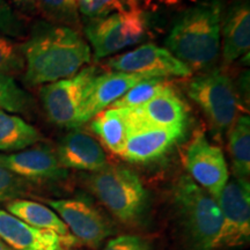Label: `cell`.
Here are the masks:
<instances>
[{
    "instance_id": "cell-1",
    "label": "cell",
    "mask_w": 250,
    "mask_h": 250,
    "mask_svg": "<svg viewBox=\"0 0 250 250\" xmlns=\"http://www.w3.org/2000/svg\"><path fill=\"white\" fill-rule=\"evenodd\" d=\"M24 80L37 86L67 79L90 61V48L72 27L40 23L22 45Z\"/></svg>"
},
{
    "instance_id": "cell-2",
    "label": "cell",
    "mask_w": 250,
    "mask_h": 250,
    "mask_svg": "<svg viewBox=\"0 0 250 250\" xmlns=\"http://www.w3.org/2000/svg\"><path fill=\"white\" fill-rule=\"evenodd\" d=\"M220 0H208L186 9L175 21L166 46L190 70L211 67L220 52Z\"/></svg>"
},
{
    "instance_id": "cell-3",
    "label": "cell",
    "mask_w": 250,
    "mask_h": 250,
    "mask_svg": "<svg viewBox=\"0 0 250 250\" xmlns=\"http://www.w3.org/2000/svg\"><path fill=\"white\" fill-rule=\"evenodd\" d=\"M173 205L188 250L218 249L223 217L210 193L183 175L173 188Z\"/></svg>"
},
{
    "instance_id": "cell-4",
    "label": "cell",
    "mask_w": 250,
    "mask_h": 250,
    "mask_svg": "<svg viewBox=\"0 0 250 250\" xmlns=\"http://www.w3.org/2000/svg\"><path fill=\"white\" fill-rule=\"evenodd\" d=\"M90 191L122 224L136 226L145 217L148 193L139 176L122 166H107L87 180Z\"/></svg>"
},
{
    "instance_id": "cell-5",
    "label": "cell",
    "mask_w": 250,
    "mask_h": 250,
    "mask_svg": "<svg viewBox=\"0 0 250 250\" xmlns=\"http://www.w3.org/2000/svg\"><path fill=\"white\" fill-rule=\"evenodd\" d=\"M188 94L219 133L228 132L239 118L241 111L239 92L226 72L218 68L195 77L188 85Z\"/></svg>"
},
{
    "instance_id": "cell-6",
    "label": "cell",
    "mask_w": 250,
    "mask_h": 250,
    "mask_svg": "<svg viewBox=\"0 0 250 250\" xmlns=\"http://www.w3.org/2000/svg\"><path fill=\"white\" fill-rule=\"evenodd\" d=\"M147 31L148 17L140 6L104 18L90 19L85 28L96 59L114 55L142 42Z\"/></svg>"
},
{
    "instance_id": "cell-7",
    "label": "cell",
    "mask_w": 250,
    "mask_h": 250,
    "mask_svg": "<svg viewBox=\"0 0 250 250\" xmlns=\"http://www.w3.org/2000/svg\"><path fill=\"white\" fill-rule=\"evenodd\" d=\"M98 72L94 66L83 67L73 77L46 83L41 88V101L52 123L68 129L80 126V112L87 86Z\"/></svg>"
},
{
    "instance_id": "cell-8",
    "label": "cell",
    "mask_w": 250,
    "mask_h": 250,
    "mask_svg": "<svg viewBox=\"0 0 250 250\" xmlns=\"http://www.w3.org/2000/svg\"><path fill=\"white\" fill-rule=\"evenodd\" d=\"M45 203L81 245L99 249L115 233L114 226L104 214L85 198L46 199Z\"/></svg>"
},
{
    "instance_id": "cell-9",
    "label": "cell",
    "mask_w": 250,
    "mask_h": 250,
    "mask_svg": "<svg viewBox=\"0 0 250 250\" xmlns=\"http://www.w3.org/2000/svg\"><path fill=\"white\" fill-rule=\"evenodd\" d=\"M223 223L218 249L235 248L250 239V184L245 179L228 180L217 199Z\"/></svg>"
},
{
    "instance_id": "cell-10",
    "label": "cell",
    "mask_w": 250,
    "mask_h": 250,
    "mask_svg": "<svg viewBox=\"0 0 250 250\" xmlns=\"http://www.w3.org/2000/svg\"><path fill=\"white\" fill-rule=\"evenodd\" d=\"M184 165L190 179L217 199L229 180L224 152L197 131L187 147Z\"/></svg>"
},
{
    "instance_id": "cell-11",
    "label": "cell",
    "mask_w": 250,
    "mask_h": 250,
    "mask_svg": "<svg viewBox=\"0 0 250 250\" xmlns=\"http://www.w3.org/2000/svg\"><path fill=\"white\" fill-rule=\"evenodd\" d=\"M108 66L116 72L143 74L147 78L189 77L191 70L168 51L155 44H145L108 61Z\"/></svg>"
},
{
    "instance_id": "cell-12",
    "label": "cell",
    "mask_w": 250,
    "mask_h": 250,
    "mask_svg": "<svg viewBox=\"0 0 250 250\" xmlns=\"http://www.w3.org/2000/svg\"><path fill=\"white\" fill-rule=\"evenodd\" d=\"M129 123L130 136L148 129L186 127L188 109L173 86L159 94L143 107L123 109Z\"/></svg>"
},
{
    "instance_id": "cell-13",
    "label": "cell",
    "mask_w": 250,
    "mask_h": 250,
    "mask_svg": "<svg viewBox=\"0 0 250 250\" xmlns=\"http://www.w3.org/2000/svg\"><path fill=\"white\" fill-rule=\"evenodd\" d=\"M0 239L14 250H68L79 245L73 235L39 229L0 210Z\"/></svg>"
},
{
    "instance_id": "cell-14",
    "label": "cell",
    "mask_w": 250,
    "mask_h": 250,
    "mask_svg": "<svg viewBox=\"0 0 250 250\" xmlns=\"http://www.w3.org/2000/svg\"><path fill=\"white\" fill-rule=\"evenodd\" d=\"M144 79L143 74L125 73V72H108L96 74L87 86L85 98L80 112V123L93 120L99 112L121 99L124 94Z\"/></svg>"
},
{
    "instance_id": "cell-15",
    "label": "cell",
    "mask_w": 250,
    "mask_h": 250,
    "mask_svg": "<svg viewBox=\"0 0 250 250\" xmlns=\"http://www.w3.org/2000/svg\"><path fill=\"white\" fill-rule=\"evenodd\" d=\"M0 165L21 179L33 182H54L67 176V169L59 164L56 152L48 147L2 154Z\"/></svg>"
},
{
    "instance_id": "cell-16",
    "label": "cell",
    "mask_w": 250,
    "mask_h": 250,
    "mask_svg": "<svg viewBox=\"0 0 250 250\" xmlns=\"http://www.w3.org/2000/svg\"><path fill=\"white\" fill-rule=\"evenodd\" d=\"M56 155L59 164L65 169L99 171L107 167V156L101 145L80 130H74L65 134L61 139Z\"/></svg>"
},
{
    "instance_id": "cell-17",
    "label": "cell",
    "mask_w": 250,
    "mask_h": 250,
    "mask_svg": "<svg viewBox=\"0 0 250 250\" xmlns=\"http://www.w3.org/2000/svg\"><path fill=\"white\" fill-rule=\"evenodd\" d=\"M184 133L186 127L140 131L131 134L120 156L132 164H149L167 154Z\"/></svg>"
},
{
    "instance_id": "cell-18",
    "label": "cell",
    "mask_w": 250,
    "mask_h": 250,
    "mask_svg": "<svg viewBox=\"0 0 250 250\" xmlns=\"http://www.w3.org/2000/svg\"><path fill=\"white\" fill-rule=\"evenodd\" d=\"M223 56L232 62L249 55L250 49V7L248 0H233L221 14Z\"/></svg>"
},
{
    "instance_id": "cell-19",
    "label": "cell",
    "mask_w": 250,
    "mask_h": 250,
    "mask_svg": "<svg viewBox=\"0 0 250 250\" xmlns=\"http://www.w3.org/2000/svg\"><path fill=\"white\" fill-rule=\"evenodd\" d=\"M90 129L109 151L121 155L130 137L129 123L123 109H104L93 118Z\"/></svg>"
},
{
    "instance_id": "cell-20",
    "label": "cell",
    "mask_w": 250,
    "mask_h": 250,
    "mask_svg": "<svg viewBox=\"0 0 250 250\" xmlns=\"http://www.w3.org/2000/svg\"><path fill=\"white\" fill-rule=\"evenodd\" d=\"M6 208L9 213L21 219L30 226L39 228V229L51 230L62 236L71 235L64 221L49 206L19 198L9 202L6 205Z\"/></svg>"
},
{
    "instance_id": "cell-21",
    "label": "cell",
    "mask_w": 250,
    "mask_h": 250,
    "mask_svg": "<svg viewBox=\"0 0 250 250\" xmlns=\"http://www.w3.org/2000/svg\"><path fill=\"white\" fill-rule=\"evenodd\" d=\"M42 140L36 127L21 117L0 110V152L22 151Z\"/></svg>"
},
{
    "instance_id": "cell-22",
    "label": "cell",
    "mask_w": 250,
    "mask_h": 250,
    "mask_svg": "<svg viewBox=\"0 0 250 250\" xmlns=\"http://www.w3.org/2000/svg\"><path fill=\"white\" fill-rule=\"evenodd\" d=\"M229 152L234 177L245 179L250 174V118L242 115L228 130Z\"/></svg>"
},
{
    "instance_id": "cell-23",
    "label": "cell",
    "mask_w": 250,
    "mask_h": 250,
    "mask_svg": "<svg viewBox=\"0 0 250 250\" xmlns=\"http://www.w3.org/2000/svg\"><path fill=\"white\" fill-rule=\"evenodd\" d=\"M171 86L162 78H148L133 86L129 92L124 94L121 99L115 101L110 105V108L116 109H137L143 107L159 94L164 93L166 89Z\"/></svg>"
},
{
    "instance_id": "cell-24",
    "label": "cell",
    "mask_w": 250,
    "mask_h": 250,
    "mask_svg": "<svg viewBox=\"0 0 250 250\" xmlns=\"http://www.w3.org/2000/svg\"><path fill=\"white\" fill-rule=\"evenodd\" d=\"M33 108V99L18 85L13 77L0 74V110L23 112Z\"/></svg>"
},
{
    "instance_id": "cell-25",
    "label": "cell",
    "mask_w": 250,
    "mask_h": 250,
    "mask_svg": "<svg viewBox=\"0 0 250 250\" xmlns=\"http://www.w3.org/2000/svg\"><path fill=\"white\" fill-rule=\"evenodd\" d=\"M35 7L49 20L62 26H76L79 21L77 0H35Z\"/></svg>"
},
{
    "instance_id": "cell-26",
    "label": "cell",
    "mask_w": 250,
    "mask_h": 250,
    "mask_svg": "<svg viewBox=\"0 0 250 250\" xmlns=\"http://www.w3.org/2000/svg\"><path fill=\"white\" fill-rule=\"evenodd\" d=\"M77 4L81 14L89 19H98L138 7L139 0H77Z\"/></svg>"
},
{
    "instance_id": "cell-27",
    "label": "cell",
    "mask_w": 250,
    "mask_h": 250,
    "mask_svg": "<svg viewBox=\"0 0 250 250\" xmlns=\"http://www.w3.org/2000/svg\"><path fill=\"white\" fill-rule=\"evenodd\" d=\"M24 70L22 45L0 34V74L14 76Z\"/></svg>"
},
{
    "instance_id": "cell-28",
    "label": "cell",
    "mask_w": 250,
    "mask_h": 250,
    "mask_svg": "<svg viewBox=\"0 0 250 250\" xmlns=\"http://www.w3.org/2000/svg\"><path fill=\"white\" fill-rule=\"evenodd\" d=\"M27 191V181L0 165V203L19 199L26 195Z\"/></svg>"
},
{
    "instance_id": "cell-29",
    "label": "cell",
    "mask_w": 250,
    "mask_h": 250,
    "mask_svg": "<svg viewBox=\"0 0 250 250\" xmlns=\"http://www.w3.org/2000/svg\"><path fill=\"white\" fill-rule=\"evenodd\" d=\"M103 250H153L151 243L139 235L125 234L111 239Z\"/></svg>"
},
{
    "instance_id": "cell-30",
    "label": "cell",
    "mask_w": 250,
    "mask_h": 250,
    "mask_svg": "<svg viewBox=\"0 0 250 250\" xmlns=\"http://www.w3.org/2000/svg\"><path fill=\"white\" fill-rule=\"evenodd\" d=\"M23 27L6 0H0V33L9 36H20Z\"/></svg>"
},
{
    "instance_id": "cell-31",
    "label": "cell",
    "mask_w": 250,
    "mask_h": 250,
    "mask_svg": "<svg viewBox=\"0 0 250 250\" xmlns=\"http://www.w3.org/2000/svg\"><path fill=\"white\" fill-rule=\"evenodd\" d=\"M13 1L21 8L35 7V0H13Z\"/></svg>"
},
{
    "instance_id": "cell-32",
    "label": "cell",
    "mask_w": 250,
    "mask_h": 250,
    "mask_svg": "<svg viewBox=\"0 0 250 250\" xmlns=\"http://www.w3.org/2000/svg\"><path fill=\"white\" fill-rule=\"evenodd\" d=\"M0 250H14V249H12L11 247H9L8 245H6V243L2 241L1 239H0Z\"/></svg>"
},
{
    "instance_id": "cell-33",
    "label": "cell",
    "mask_w": 250,
    "mask_h": 250,
    "mask_svg": "<svg viewBox=\"0 0 250 250\" xmlns=\"http://www.w3.org/2000/svg\"><path fill=\"white\" fill-rule=\"evenodd\" d=\"M68 250H72V249H68ZM74 250H78V249H74Z\"/></svg>"
}]
</instances>
